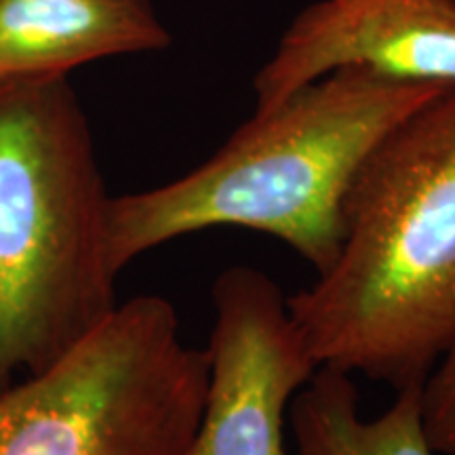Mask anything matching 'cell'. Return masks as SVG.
<instances>
[{"mask_svg": "<svg viewBox=\"0 0 455 455\" xmlns=\"http://www.w3.org/2000/svg\"><path fill=\"white\" fill-rule=\"evenodd\" d=\"M289 301L318 367L398 390L455 341V83L398 121L358 169L338 258Z\"/></svg>", "mask_w": 455, "mask_h": 455, "instance_id": "obj_1", "label": "cell"}, {"mask_svg": "<svg viewBox=\"0 0 455 455\" xmlns=\"http://www.w3.org/2000/svg\"><path fill=\"white\" fill-rule=\"evenodd\" d=\"M443 87L339 68L255 112L212 158L169 184L112 196L116 275L150 249L209 228H247L291 247L316 275L338 258L358 169L405 114Z\"/></svg>", "mask_w": 455, "mask_h": 455, "instance_id": "obj_2", "label": "cell"}, {"mask_svg": "<svg viewBox=\"0 0 455 455\" xmlns=\"http://www.w3.org/2000/svg\"><path fill=\"white\" fill-rule=\"evenodd\" d=\"M110 198L68 76L0 83V395L118 306Z\"/></svg>", "mask_w": 455, "mask_h": 455, "instance_id": "obj_3", "label": "cell"}, {"mask_svg": "<svg viewBox=\"0 0 455 455\" xmlns=\"http://www.w3.org/2000/svg\"><path fill=\"white\" fill-rule=\"evenodd\" d=\"M207 378V352L181 338L175 306L138 295L0 395V455H186Z\"/></svg>", "mask_w": 455, "mask_h": 455, "instance_id": "obj_4", "label": "cell"}, {"mask_svg": "<svg viewBox=\"0 0 455 455\" xmlns=\"http://www.w3.org/2000/svg\"><path fill=\"white\" fill-rule=\"evenodd\" d=\"M207 392L186 455H289L284 428L316 358L275 278L232 266L212 289Z\"/></svg>", "mask_w": 455, "mask_h": 455, "instance_id": "obj_5", "label": "cell"}, {"mask_svg": "<svg viewBox=\"0 0 455 455\" xmlns=\"http://www.w3.org/2000/svg\"><path fill=\"white\" fill-rule=\"evenodd\" d=\"M455 83V0H318L295 17L255 74V112L339 68Z\"/></svg>", "mask_w": 455, "mask_h": 455, "instance_id": "obj_6", "label": "cell"}, {"mask_svg": "<svg viewBox=\"0 0 455 455\" xmlns=\"http://www.w3.org/2000/svg\"><path fill=\"white\" fill-rule=\"evenodd\" d=\"M169 44L152 0H0V83Z\"/></svg>", "mask_w": 455, "mask_h": 455, "instance_id": "obj_7", "label": "cell"}, {"mask_svg": "<svg viewBox=\"0 0 455 455\" xmlns=\"http://www.w3.org/2000/svg\"><path fill=\"white\" fill-rule=\"evenodd\" d=\"M395 392L384 413L365 418L355 375L321 365L289 407L295 455H439L424 432L422 382Z\"/></svg>", "mask_w": 455, "mask_h": 455, "instance_id": "obj_8", "label": "cell"}, {"mask_svg": "<svg viewBox=\"0 0 455 455\" xmlns=\"http://www.w3.org/2000/svg\"><path fill=\"white\" fill-rule=\"evenodd\" d=\"M422 422L430 447L455 455V341L424 378Z\"/></svg>", "mask_w": 455, "mask_h": 455, "instance_id": "obj_9", "label": "cell"}]
</instances>
